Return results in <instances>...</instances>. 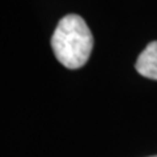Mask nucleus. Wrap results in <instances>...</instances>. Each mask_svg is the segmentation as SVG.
<instances>
[{"label": "nucleus", "instance_id": "f257e3e1", "mask_svg": "<svg viewBox=\"0 0 157 157\" xmlns=\"http://www.w3.org/2000/svg\"><path fill=\"white\" fill-rule=\"evenodd\" d=\"M52 51L59 62L70 70L85 64L93 48V36L84 18L67 14L59 21L51 37Z\"/></svg>", "mask_w": 157, "mask_h": 157}, {"label": "nucleus", "instance_id": "f03ea898", "mask_svg": "<svg viewBox=\"0 0 157 157\" xmlns=\"http://www.w3.org/2000/svg\"><path fill=\"white\" fill-rule=\"evenodd\" d=\"M135 67L141 76L157 80V41L148 43L137 58Z\"/></svg>", "mask_w": 157, "mask_h": 157}, {"label": "nucleus", "instance_id": "7ed1b4c3", "mask_svg": "<svg viewBox=\"0 0 157 157\" xmlns=\"http://www.w3.org/2000/svg\"><path fill=\"white\" fill-rule=\"evenodd\" d=\"M152 157H157V156H152Z\"/></svg>", "mask_w": 157, "mask_h": 157}]
</instances>
